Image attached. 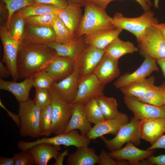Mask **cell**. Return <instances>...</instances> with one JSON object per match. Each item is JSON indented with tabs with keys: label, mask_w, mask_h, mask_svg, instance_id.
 I'll return each instance as SVG.
<instances>
[{
	"label": "cell",
	"mask_w": 165,
	"mask_h": 165,
	"mask_svg": "<svg viewBox=\"0 0 165 165\" xmlns=\"http://www.w3.org/2000/svg\"><path fill=\"white\" fill-rule=\"evenodd\" d=\"M57 56L46 44L21 41L18 52L17 68L19 78H33Z\"/></svg>",
	"instance_id": "cell-1"
},
{
	"label": "cell",
	"mask_w": 165,
	"mask_h": 165,
	"mask_svg": "<svg viewBox=\"0 0 165 165\" xmlns=\"http://www.w3.org/2000/svg\"><path fill=\"white\" fill-rule=\"evenodd\" d=\"M84 6V13L75 33L76 37L114 27L111 22L112 17L108 15L105 9L98 7L89 1H86Z\"/></svg>",
	"instance_id": "cell-2"
},
{
	"label": "cell",
	"mask_w": 165,
	"mask_h": 165,
	"mask_svg": "<svg viewBox=\"0 0 165 165\" xmlns=\"http://www.w3.org/2000/svg\"><path fill=\"white\" fill-rule=\"evenodd\" d=\"M111 22L114 27L130 32L136 38L148 29L159 23L154 12L150 10L144 11L140 16L134 18L125 17L122 13L117 12L111 18Z\"/></svg>",
	"instance_id": "cell-3"
},
{
	"label": "cell",
	"mask_w": 165,
	"mask_h": 165,
	"mask_svg": "<svg viewBox=\"0 0 165 165\" xmlns=\"http://www.w3.org/2000/svg\"><path fill=\"white\" fill-rule=\"evenodd\" d=\"M136 39L139 51L144 57L156 61L165 57V38L155 26Z\"/></svg>",
	"instance_id": "cell-4"
},
{
	"label": "cell",
	"mask_w": 165,
	"mask_h": 165,
	"mask_svg": "<svg viewBox=\"0 0 165 165\" xmlns=\"http://www.w3.org/2000/svg\"><path fill=\"white\" fill-rule=\"evenodd\" d=\"M19 104L18 115L20 122V135L23 137L28 136L33 138L39 137L41 110L31 99L20 102Z\"/></svg>",
	"instance_id": "cell-5"
},
{
	"label": "cell",
	"mask_w": 165,
	"mask_h": 165,
	"mask_svg": "<svg viewBox=\"0 0 165 165\" xmlns=\"http://www.w3.org/2000/svg\"><path fill=\"white\" fill-rule=\"evenodd\" d=\"M90 142L91 140L86 136L81 134L78 130H75L67 133L56 135L52 137H44L34 141H20L17 142V146L18 148L22 151L29 149L33 146L41 143H46L57 146L64 145L66 147L74 146L78 148L82 146L89 147Z\"/></svg>",
	"instance_id": "cell-6"
},
{
	"label": "cell",
	"mask_w": 165,
	"mask_h": 165,
	"mask_svg": "<svg viewBox=\"0 0 165 165\" xmlns=\"http://www.w3.org/2000/svg\"><path fill=\"white\" fill-rule=\"evenodd\" d=\"M140 121L132 117L129 122L120 128L113 138L108 139L104 136L100 138L110 152L119 150L125 144L129 142L139 145L141 139L138 130Z\"/></svg>",
	"instance_id": "cell-7"
},
{
	"label": "cell",
	"mask_w": 165,
	"mask_h": 165,
	"mask_svg": "<svg viewBox=\"0 0 165 165\" xmlns=\"http://www.w3.org/2000/svg\"><path fill=\"white\" fill-rule=\"evenodd\" d=\"M75 61V67L73 72L65 78L53 82L50 90L54 95L70 104H72L77 95L80 75V64Z\"/></svg>",
	"instance_id": "cell-8"
},
{
	"label": "cell",
	"mask_w": 165,
	"mask_h": 165,
	"mask_svg": "<svg viewBox=\"0 0 165 165\" xmlns=\"http://www.w3.org/2000/svg\"><path fill=\"white\" fill-rule=\"evenodd\" d=\"M0 37L3 47V54L1 62L5 64L13 81L19 78L17 70V60L20 43L13 39L5 25L0 27Z\"/></svg>",
	"instance_id": "cell-9"
},
{
	"label": "cell",
	"mask_w": 165,
	"mask_h": 165,
	"mask_svg": "<svg viewBox=\"0 0 165 165\" xmlns=\"http://www.w3.org/2000/svg\"><path fill=\"white\" fill-rule=\"evenodd\" d=\"M51 95L52 132L56 135L63 133L67 127L72 115L73 105L54 95Z\"/></svg>",
	"instance_id": "cell-10"
},
{
	"label": "cell",
	"mask_w": 165,
	"mask_h": 165,
	"mask_svg": "<svg viewBox=\"0 0 165 165\" xmlns=\"http://www.w3.org/2000/svg\"><path fill=\"white\" fill-rule=\"evenodd\" d=\"M124 103L133 114L134 117L141 120L150 118L165 119V105L156 106L142 102L136 98L124 96Z\"/></svg>",
	"instance_id": "cell-11"
},
{
	"label": "cell",
	"mask_w": 165,
	"mask_h": 165,
	"mask_svg": "<svg viewBox=\"0 0 165 165\" xmlns=\"http://www.w3.org/2000/svg\"><path fill=\"white\" fill-rule=\"evenodd\" d=\"M159 70L156 60L145 57L137 70L131 73H126L120 76L114 82L113 85L116 88L120 89L131 83L145 79L153 72Z\"/></svg>",
	"instance_id": "cell-12"
},
{
	"label": "cell",
	"mask_w": 165,
	"mask_h": 165,
	"mask_svg": "<svg viewBox=\"0 0 165 165\" xmlns=\"http://www.w3.org/2000/svg\"><path fill=\"white\" fill-rule=\"evenodd\" d=\"M105 54L104 50L87 45L80 56L76 59L78 60L80 64L79 82L93 73Z\"/></svg>",
	"instance_id": "cell-13"
},
{
	"label": "cell",
	"mask_w": 165,
	"mask_h": 165,
	"mask_svg": "<svg viewBox=\"0 0 165 165\" xmlns=\"http://www.w3.org/2000/svg\"><path fill=\"white\" fill-rule=\"evenodd\" d=\"M105 86L94 74H92L79 82L77 95L73 104H84L92 98H96L103 94Z\"/></svg>",
	"instance_id": "cell-14"
},
{
	"label": "cell",
	"mask_w": 165,
	"mask_h": 165,
	"mask_svg": "<svg viewBox=\"0 0 165 165\" xmlns=\"http://www.w3.org/2000/svg\"><path fill=\"white\" fill-rule=\"evenodd\" d=\"M153 150H143L128 142L124 147L117 150L110 152L108 154L115 160L127 161L130 165H139L140 162L153 156Z\"/></svg>",
	"instance_id": "cell-15"
},
{
	"label": "cell",
	"mask_w": 165,
	"mask_h": 165,
	"mask_svg": "<svg viewBox=\"0 0 165 165\" xmlns=\"http://www.w3.org/2000/svg\"><path fill=\"white\" fill-rule=\"evenodd\" d=\"M129 121L128 116L123 113L118 118L105 119L94 124L86 136L90 140H94L106 134L115 136L120 128Z\"/></svg>",
	"instance_id": "cell-16"
},
{
	"label": "cell",
	"mask_w": 165,
	"mask_h": 165,
	"mask_svg": "<svg viewBox=\"0 0 165 165\" xmlns=\"http://www.w3.org/2000/svg\"><path fill=\"white\" fill-rule=\"evenodd\" d=\"M138 130L141 139L152 145L165 133V119L150 118L141 120Z\"/></svg>",
	"instance_id": "cell-17"
},
{
	"label": "cell",
	"mask_w": 165,
	"mask_h": 165,
	"mask_svg": "<svg viewBox=\"0 0 165 165\" xmlns=\"http://www.w3.org/2000/svg\"><path fill=\"white\" fill-rule=\"evenodd\" d=\"M56 35L52 26L37 27L26 23L21 41L46 44L55 41Z\"/></svg>",
	"instance_id": "cell-18"
},
{
	"label": "cell",
	"mask_w": 165,
	"mask_h": 165,
	"mask_svg": "<svg viewBox=\"0 0 165 165\" xmlns=\"http://www.w3.org/2000/svg\"><path fill=\"white\" fill-rule=\"evenodd\" d=\"M75 60L71 58L57 56L43 70L49 74L54 82L60 81L69 75L73 71Z\"/></svg>",
	"instance_id": "cell-19"
},
{
	"label": "cell",
	"mask_w": 165,
	"mask_h": 165,
	"mask_svg": "<svg viewBox=\"0 0 165 165\" xmlns=\"http://www.w3.org/2000/svg\"><path fill=\"white\" fill-rule=\"evenodd\" d=\"M93 74L101 83L105 85L120 75L118 60L114 59L105 53Z\"/></svg>",
	"instance_id": "cell-20"
},
{
	"label": "cell",
	"mask_w": 165,
	"mask_h": 165,
	"mask_svg": "<svg viewBox=\"0 0 165 165\" xmlns=\"http://www.w3.org/2000/svg\"><path fill=\"white\" fill-rule=\"evenodd\" d=\"M53 49L57 56L68 57L75 60L83 51L87 44L84 36L66 43H60L52 42L46 44Z\"/></svg>",
	"instance_id": "cell-21"
},
{
	"label": "cell",
	"mask_w": 165,
	"mask_h": 165,
	"mask_svg": "<svg viewBox=\"0 0 165 165\" xmlns=\"http://www.w3.org/2000/svg\"><path fill=\"white\" fill-rule=\"evenodd\" d=\"M73 104V108L72 116L63 133H67L74 130H79L81 134L86 136L92 127L91 123L86 118L84 104L76 103Z\"/></svg>",
	"instance_id": "cell-22"
},
{
	"label": "cell",
	"mask_w": 165,
	"mask_h": 165,
	"mask_svg": "<svg viewBox=\"0 0 165 165\" xmlns=\"http://www.w3.org/2000/svg\"><path fill=\"white\" fill-rule=\"evenodd\" d=\"M123 30L115 27L99 30L84 36L86 44L103 49L116 38Z\"/></svg>",
	"instance_id": "cell-23"
},
{
	"label": "cell",
	"mask_w": 165,
	"mask_h": 165,
	"mask_svg": "<svg viewBox=\"0 0 165 165\" xmlns=\"http://www.w3.org/2000/svg\"><path fill=\"white\" fill-rule=\"evenodd\" d=\"M33 78H26L23 81L18 82L14 81L4 80L0 79V89L11 93L19 103L30 99L29 94L33 87Z\"/></svg>",
	"instance_id": "cell-24"
},
{
	"label": "cell",
	"mask_w": 165,
	"mask_h": 165,
	"mask_svg": "<svg viewBox=\"0 0 165 165\" xmlns=\"http://www.w3.org/2000/svg\"><path fill=\"white\" fill-rule=\"evenodd\" d=\"M29 149L34 157L35 164L46 165L51 159H56L61 148L60 146L41 143L33 146Z\"/></svg>",
	"instance_id": "cell-25"
},
{
	"label": "cell",
	"mask_w": 165,
	"mask_h": 165,
	"mask_svg": "<svg viewBox=\"0 0 165 165\" xmlns=\"http://www.w3.org/2000/svg\"><path fill=\"white\" fill-rule=\"evenodd\" d=\"M81 8L68 4L61 9L58 14V17L69 31L75 35L83 16Z\"/></svg>",
	"instance_id": "cell-26"
},
{
	"label": "cell",
	"mask_w": 165,
	"mask_h": 165,
	"mask_svg": "<svg viewBox=\"0 0 165 165\" xmlns=\"http://www.w3.org/2000/svg\"><path fill=\"white\" fill-rule=\"evenodd\" d=\"M98 156L93 148L87 146L77 148L73 153L69 154L66 161L67 165H94L97 164Z\"/></svg>",
	"instance_id": "cell-27"
},
{
	"label": "cell",
	"mask_w": 165,
	"mask_h": 165,
	"mask_svg": "<svg viewBox=\"0 0 165 165\" xmlns=\"http://www.w3.org/2000/svg\"><path fill=\"white\" fill-rule=\"evenodd\" d=\"M104 50L106 54L114 59L118 60L126 54L138 51V49L132 42L123 41L118 37L108 44Z\"/></svg>",
	"instance_id": "cell-28"
},
{
	"label": "cell",
	"mask_w": 165,
	"mask_h": 165,
	"mask_svg": "<svg viewBox=\"0 0 165 165\" xmlns=\"http://www.w3.org/2000/svg\"><path fill=\"white\" fill-rule=\"evenodd\" d=\"M155 77L151 76L143 80L131 83L119 89L125 96L138 98L155 85Z\"/></svg>",
	"instance_id": "cell-29"
},
{
	"label": "cell",
	"mask_w": 165,
	"mask_h": 165,
	"mask_svg": "<svg viewBox=\"0 0 165 165\" xmlns=\"http://www.w3.org/2000/svg\"><path fill=\"white\" fill-rule=\"evenodd\" d=\"M61 9L51 5L36 2L34 4L19 9L15 13L25 18L48 13L58 14Z\"/></svg>",
	"instance_id": "cell-30"
},
{
	"label": "cell",
	"mask_w": 165,
	"mask_h": 165,
	"mask_svg": "<svg viewBox=\"0 0 165 165\" xmlns=\"http://www.w3.org/2000/svg\"><path fill=\"white\" fill-rule=\"evenodd\" d=\"M96 99L105 119L116 118L123 114L118 111L117 101L113 97H107L103 94L97 97Z\"/></svg>",
	"instance_id": "cell-31"
},
{
	"label": "cell",
	"mask_w": 165,
	"mask_h": 165,
	"mask_svg": "<svg viewBox=\"0 0 165 165\" xmlns=\"http://www.w3.org/2000/svg\"><path fill=\"white\" fill-rule=\"evenodd\" d=\"M51 26L56 35L55 42L60 43L71 42L77 38L75 35L68 30L58 15L53 20Z\"/></svg>",
	"instance_id": "cell-32"
},
{
	"label": "cell",
	"mask_w": 165,
	"mask_h": 165,
	"mask_svg": "<svg viewBox=\"0 0 165 165\" xmlns=\"http://www.w3.org/2000/svg\"><path fill=\"white\" fill-rule=\"evenodd\" d=\"M15 13L11 17L8 25L6 27L14 40L20 43L24 33L26 22L24 18Z\"/></svg>",
	"instance_id": "cell-33"
},
{
	"label": "cell",
	"mask_w": 165,
	"mask_h": 165,
	"mask_svg": "<svg viewBox=\"0 0 165 165\" xmlns=\"http://www.w3.org/2000/svg\"><path fill=\"white\" fill-rule=\"evenodd\" d=\"M84 105L86 118L90 123L95 124L105 119L96 98L89 100L84 104Z\"/></svg>",
	"instance_id": "cell-34"
},
{
	"label": "cell",
	"mask_w": 165,
	"mask_h": 165,
	"mask_svg": "<svg viewBox=\"0 0 165 165\" xmlns=\"http://www.w3.org/2000/svg\"><path fill=\"white\" fill-rule=\"evenodd\" d=\"M52 111L51 104L46 106L41 110L39 119L40 136L49 137L52 134Z\"/></svg>",
	"instance_id": "cell-35"
},
{
	"label": "cell",
	"mask_w": 165,
	"mask_h": 165,
	"mask_svg": "<svg viewBox=\"0 0 165 165\" xmlns=\"http://www.w3.org/2000/svg\"><path fill=\"white\" fill-rule=\"evenodd\" d=\"M138 101L156 106L165 105L163 95L159 86L154 85L144 95L138 98Z\"/></svg>",
	"instance_id": "cell-36"
},
{
	"label": "cell",
	"mask_w": 165,
	"mask_h": 165,
	"mask_svg": "<svg viewBox=\"0 0 165 165\" xmlns=\"http://www.w3.org/2000/svg\"><path fill=\"white\" fill-rule=\"evenodd\" d=\"M8 11V16L6 27L8 25L11 18L14 13L19 9L32 5L36 2L35 0H2Z\"/></svg>",
	"instance_id": "cell-37"
},
{
	"label": "cell",
	"mask_w": 165,
	"mask_h": 165,
	"mask_svg": "<svg viewBox=\"0 0 165 165\" xmlns=\"http://www.w3.org/2000/svg\"><path fill=\"white\" fill-rule=\"evenodd\" d=\"M58 13H51L25 18L26 24L37 27L51 26Z\"/></svg>",
	"instance_id": "cell-38"
},
{
	"label": "cell",
	"mask_w": 165,
	"mask_h": 165,
	"mask_svg": "<svg viewBox=\"0 0 165 165\" xmlns=\"http://www.w3.org/2000/svg\"><path fill=\"white\" fill-rule=\"evenodd\" d=\"M54 82L52 77L47 73L42 71L37 73L33 78V87L50 90Z\"/></svg>",
	"instance_id": "cell-39"
},
{
	"label": "cell",
	"mask_w": 165,
	"mask_h": 165,
	"mask_svg": "<svg viewBox=\"0 0 165 165\" xmlns=\"http://www.w3.org/2000/svg\"><path fill=\"white\" fill-rule=\"evenodd\" d=\"M34 102L41 110L46 106L51 104L52 97L50 90L36 88Z\"/></svg>",
	"instance_id": "cell-40"
},
{
	"label": "cell",
	"mask_w": 165,
	"mask_h": 165,
	"mask_svg": "<svg viewBox=\"0 0 165 165\" xmlns=\"http://www.w3.org/2000/svg\"><path fill=\"white\" fill-rule=\"evenodd\" d=\"M13 157L14 160V165L35 164L34 157L29 149L14 153Z\"/></svg>",
	"instance_id": "cell-41"
},
{
	"label": "cell",
	"mask_w": 165,
	"mask_h": 165,
	"mask_svg": "<svg viewBox=\"0 0 165 165\" xmlns=\"http://www.w3.org/2000/svg\"><path fill=\"white\" fill-rule=\"evenodd\" d=\"M99 165H129V163L124 160H115L110 156L105 150L101 149L98 155Z\"/></svg>",
	"instance_id": "cell-42"
},
{
	"label": "cell",
	"mask_w": 165,
	"mask_h": 165,
	"mask_svg": "<svg viewBox=\"0 0 165 165\" xmlns=\"http://www.w3.org/2000/svg\"><path fill=\"white\" fill-rule=\"evenodd\" d=\"M36 2L50 4L62 9L68 5L67 0H35Z\"/></svg>",
	"instance_id": "cell-43"
},
{
	"label": "cell",
	"mask_w": 165,
	"mask_h": 165,
	"mask_svg": "<svg viewBox=\"0 0 165 165\" xmlns=\"http://www.w3.org/2000/svg\"><path fill=\"white\" fill-rule=\"evenodd\" d=\"M148 160L151 165H165V154L152 156Z\"/></svg>",
	"instance_id": "cell-44"
},
{
	"label": "cell",
	"mask_w": 165,
	"mask_h": 165,
	"mask_svg": "<svg viewBox=\"0 0 165 165\" xmlns=\"http://www.w3.org/2000/svg\"><path fill=\"white\" fill-rule=\"evenodd\" d=\"M159 148L165 150V134H163L154 144L147 148L146 149L154 150Z\"/></svg>",
	"instance_id": "cell-45"
},
{
	"label": "cell",
	"mask_w": 165,
	"mask_h": 165,
	"mask_svg": "<svg viewBox=\"0 0 165 165\" xmlns=\"http://www.w3.org/2000/svg\"><path fill=\"white\" fill-rule=\"evenodd\" d=\"M0 106L7 112V114L14 122L17 127H20V118L18 115L15 114L8 109L3 104L1 100H0Z\"/></svg>",
	"instance_id": "cell-46"
},
{
	"label": "cell",
	"mask_w": 165,
	"mask_h": 165,
	"mask_svg": "<svg viewBox=\"0 0 165 165\" xmlns=\"http://www.w3.org/2000/svg\"><path fill=\"white\" fill-rule=\"evenodd\" d=\"M69 154L68 149H66L63 152L59 153L56 159L55 162L51 164V165H63L65 156Z\"/></svg>",
	"instance_id": "cell-47"
},
{
	"label": "cell",
	"mask_w": 165,
	"mask_h": 165,
	"mask_svg": "<svg viewBox=\"0 0 165 165\" xmlns=\"http://www.w3.org/2000/svg\"><path fill=\"white\" fill-rule=\"evenodd\" d=\"M115 0H87L92 2L98 7L105 9L110 2Z\"/></svg>",
	"instance_id": "cell-48"
},
{
	"label": "cell",
	"mask_w": 165,
	"mask_h": 165,
	"mask_svg": "<svg viewBox=\"0 0 165 165\" xmlns=\"http://www.w3.org/2000/svg\"><path fill=\"white\" fill-rule=\"evenodd\" d=\"M11 75L10 72L7 67L0 61V79H3Z\"/></svg>",
	"instance_id": "cell-49"
},
{
	"label": "cell",
	"mask_w": 165,
	"mask_h": 165,
	"mask_svg": "<svg viewBox=\"0 0 165 165\" xmlns=\"http://www.w3.org/2000/svg\"><path fill=\"white\" fill-rule=\"evenodd\" d=\"M141 6L144 11L150 10L152 6L151 0H135Z\"/></svg>",
	"instance_id": "cell-50"
},
{
	"label": "cell",
	"mask_w": 165,
	"mask_h": 165,
	"mask_svg": "<svg viewBox=\"0 0 165 165\" xmlns=\"http://www.w3.org/2000/svg\"><path fill=\"white\" fill-rule=\"evenodd\" d=\"M15 162L13 157L0 156V165H14Z\"/></svg>",
	"instance_id": "cell-51"
},
{
	"label": "cell",
	"mask_w": 165,
	"mask_h": 165,
	"mask_svg": "<svg viewBox=\"0 0 165 165\" xmlns=\"http://www.w3.org/2000/svg\"><path fill=\"white\" fill-rule=\"evenodd\" d=\"M68 4L84 6L87 0H67Z\"/></svg>",
	"instance_id": "cell-52"
},
{
	"label": "cell",
	"mask_w": 165,
	"mask_h": 165,
	"mask_svg": "<svg viewBox=\"0 0 165 165\" xmlns=\"http://www.w3.org/2000/svg\"><path fill=\"white\" fill-rule=\"evenodd\" d=\"M156 62L160 68L163 75L165 78V57L156 60Z\"/></svg>",
	"instance_id": "cell-53"
},
{
	"label": "cell",
	"mask_w": 165,
	"mask_h": 165,
	"mask_svg": "<svg viewBox=\"0 0 165 165\" xmlns=\"http://www.w3.org/2000/svg\"><path fill=\"white\" fill-rule=\"evenodd\" d=\"M155 26L160 30L165 38V24L158 23Z\"/></svg>",
	"instance_id": "cell-54"
},
{
	"label": "cell",
	"mask_w": 165,
	"mask_h": 165,
	"mask_svg": "<svg viewBox=\"0 0 165 165\" xmlns=\"http://www.w3.org/2000/svg\"><path fill=\"white\" fill-rule=\"evenodd\" d=\"M159 87L163 95L165 105V82L162 83L161 85L159 86Z\"/></svg>",
	"instance_id": "cell-55"
},
{
	"label": "cell",
	"mask_w": 165,
	"mask_h": 165,
	"mask_svg": "<svg viewBox=\"0 0 165 165\" xmlns=\"http://www.w3.org/2000/svg\"><path fill=\"white\" fill-rule=\"evenodd\" d=\"M159 0H154V5L155 8L158 7V3Z\"/></svg>",
	"instance_id": "cell-56"
}]
</instances>
